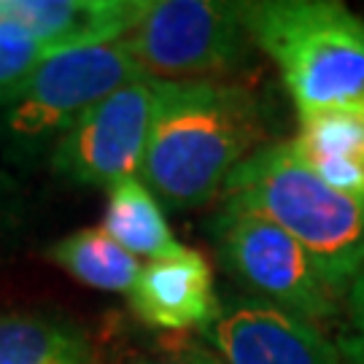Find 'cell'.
<instances>
[{
    "label": "cell",
    "instance_id": "9c48e42d",
    "mask_svg": "<svg viewBox=\"0 0 364 364\" xmlns=\"http://www.w3.org/2000/svg\"><path fill=\"white\" fill-rule=\"evenodd\" d=\"M151 0H0V22L27 30L54 52L119 43Z\"/></svg>",
    "mask_w": 364,
    "mask_h": 364
},
{
    "label": "cell",
    "instance_id": "2e32d148",
    "mask_svg": "<svg viewBox=\"0 0 364 364\" xmlns=\"http://www.w3.org/2000/svg\"><path fill=\"white\" fill-rule=\"evenodd\" d=\"M27 213L22 189L6 168H0V267L14 257L22 243Z\"/></svg>",
    "mask_w": 364,
    "mask_h": 364
},
{
    "label": "cell",
    "instance_id": "e0dca14e",
    "mask_svg": "<svg viewBox=\"0 0 364 364\" xmlns=\"http://www.w3.org/2000/svg\"><path fill=\"white\" fill-rule=\"evenodd\" d=\"M346 302H348V324L340 338V351L351 364H364V267L353 278Z\"/></svg>",
    "mask_w": 364,
    "mask_h": 364
},
{
    "label": "cell",
    "instance_id": "8fae6325",
    "mask_svg": "<svg viewBox=\"0 0 364 364\" xmlns=\"http://www.w3.org/2000/svg\"><path fill=\"white\" fill-rule=\"evenodd\" d=\"M291 151L308 170L343 195L364 200V105L297 114Z\"/></svg>",
    "mask_w": 364,
    "mask_h": 364
},
{
    "label": "cell",
    "instance_id": "4fadbf2b",
    "mask_svg": "<svg viewBox=\"0 0 364 364\" xmlns=\"http://www.w3.org/2000/svg\"><path fill=\"white\" fill-rule=\"evenodd\" d=\"M0 364H100L81 326L41 313H0Z\"/></svg>",
    "mask_w": 364,
    "mask_h": 364
},
{
    "label": "cell",
    "instance_id": "52a82bcc",
    "mask_svg": "<svg viewBox=\"0 0 364 364\" xmlns=\"http://www.w3.org/2000/svg\"><path fill=\"white\" fill-rule=\"evenodd\" d=\"M162 95L159 78L141 76L87 108L49 154L57 178L81 189H111L138 178Z\"/></svg>",
    "mask_w": 364,
    "mask_h": 364
},
{
    "label": "cell",
    "instance_id": "30bf717a",
    "mask_svg": "<svg viewBox=\"0 0 364 364\" xmlns=\"http://www.w3.org/2000/svg\"><path fill=\"white\" fill-rule=\"evenodd\" d=\"M219 299L210 262L192 248L173 259L144 264L127 291L132 313L144 324L168 332L205 329L219 313Z\"/></svg>",
    "mask_w": 364,
    "mask_h": 364
},
{
    "label": "cell",
    "instance_id": "3957f363",
    "mask_svg": "<svg viewBox=\"0 0 364 364\" xmlns=\"http://www.w3.org/2000/svg\"><path fill=\"white\" fill-rule=\"evenodd\" d=\"M221 197H235L278 224L308 251L332 289L348 294L364 267V200L321 181L289 141L264 144L240 162Z\"/></svg>",
    "mask_w": 364,
    "mask_h": 364
},
{
    "label": "cell",
    "instance_id": "d6986e66",
    "mask_svg": "<svg viewBox=\"0 0 364 364\" xmlns=\"http://www.w3.org/2000/svg\"><path fill=\"white\" fill-rule=\"evenodd\" d=\"M138 364H192L183 353L178 356H170V359H146V362H138Z\"/></svg>",
    "mask_w": 364,
    "mask_h": 364
},
{
    "label": "cell",
    "instance_id": "9a60e30c",
    "mask_svg": "<svg viewBox=\"0 0 364 364\" xmlns=\"http://www.w3.org/2000/svg\"><path fill=\"white\" fill-rule=\"evenodd\" d=\"M57 54L27 30L0 22V90H19L33 70Z\"/></svg>",
    "mask_w": 364,
    "mask_h": 364
},
{
    "label": "cell",
    "instance_id": "7a4b0ae2",
    "mask_svg": "<svg viewBox=\"0 0 364 364\" xmlns=\"http://www.w3.org/2000/svg\"><path fill=\"white\" fill-rule=\"evenodd\" d=\"M254 46L267 54L302 111L364 105V19L338 0L237 3Z\"/></svg>",
    "mask_w": 364,
    "mask_h": 364
},
{
    "label": "cell",
    "instance_id": "ba28073f",
    "mask_svg": "<svg viewBox=\"0 0 364 364\" xmlns=\"http://www.w3.org/2000/svg\"><path fill=\"white\" fill-rule=\"evenodd\" d=\"M203 338L221 364H340L338 348L313 321L246 291L219 299Z\"/></svg>",
    "mask_w": 364,
    "mask_h": 364
},
{
    "label": "cell",
    "instance_id": "ffe728a7",
    "mask_svg": "<svg viewBox=\"0 0 364 364\" xmlns=\"http://www.w3.org/2000/svg\"><path fill=\"white\" fill-rule=\"evenodd\" d=\"M16 92H19V90H0V111H3V108H6V105L16 97Z\"/></svg>",
    "mask_w": 364,
    "mask_h": 364
},
{
    "label": "cell",
    "instance_id": "5b68a950",
    "mask_svg": "<svg viewBox=\"0 0 364 364\" xmlns=\"http://www.w3.org/2000/svg\"><path fill=\"white\" fill-rule=\"evenodd\" d=\"M208 237L221 270L246 294L313 324L340 313L343 294L332 289L308 251L246 203L221 197V205L208 219Z\"/></svg>",
    "mask_w": 364,
    "mask_h": 364
},
{
    "label": "cell",
    "instance_id": "277c9868",
    "mask_svg": "<svg viewBox=\"0 0 364 364\" xmlns=\"http://www.w3.org/2000/svg\"><path fill=\"white\" fill-rule=\"evenodd\" d=\"M141 76L119 43L52 54L0 111V168L14 176L46 162L87 108Z\"/></svg>",
    "mask_w": 364,
    "mask_h": 364
},
{
    "label": "cell",
    "instance_id": "8992f818",
    "mask_svg": "<svg viewBox=\"0 0 364 364\" xmlns=\"http://www.w3.org/2000/svg\"><path fill=\"white\" fill-rule=\"evenodd\" d=\"M119 46L138 70L159 81H221L248 65L257 49L237 3L151 0Z\"/></svg>",
    "mask_w": 364,
    "mask_h": 364
},
{
    "label": "cell",
    "instance_id": "ac0fdd59",
    "mask_svg": "<svg viewBox=\"0 0 364 364\" xmlns=\"http://www.w3.org/2000/svg\"><path fill=\"white\" fill-rule=\"evenodd\" d=\"M181 353L192 364H221L216 353L208 351V348H200V346H195V343H189V346H186V348H183Z\"/></svg>",
    "mask_w": 364,
    "mask_h": 364
},
{
    "label": "cell",
    "instance_id": "5bb4252c",
    "mask_svg": "<svg viewBox=\"0 0 364 364\" xmlns=\"http://www.w3.org/2000/svg\"><path fill=\"white\" fill-rule=\"evenodd\" d=\"M46 259L84 287L119 294H127L144 270L141 259L119 246L103 227H84L60 237L46 248Z\"/></svg>",
    "mask_w": 364,
    "mask_h": 364
},
{
    "label": "cell",
    "instance_id": "7c38bea8",
    "mask_svg": "<svg viewBox=\"0 0 364 364\" xmlns=\"http://www.w3.org/2000/svg\"><path fill=\"white\" fill-rule=\"evenodd\" d=\"M100 227L138 259H173L186 251V246L170 232L165 208L141 178H124L108 189Z\"/></svg>",
    "mask_w": 364,
    "mask_h": 364
},
{
    "label": "cell",
    "instance_id": "6da1fadb",
    "mask_svg": "<svg viewBox=\"0 0 364 364\" xmlns=\"http://www.w3.org/2000/svg\"><path fill=\"white\" fill-rule=\"evenodd\" d=\"M267 144L259 97L232 81H162L141 181L165 210L221 197L240 162Z\"/></svg>",
    "mask_w": 364,
    "mask_h": 364
}]
</instances>
